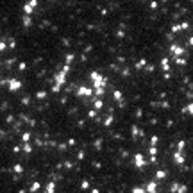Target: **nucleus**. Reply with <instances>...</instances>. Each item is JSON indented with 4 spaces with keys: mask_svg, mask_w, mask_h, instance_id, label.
Wrapping results in <instances>:
<instances>
[{
    "mask_svg": "<svg viewBox=\"0 0 193 193\" xmlns=\"http://www.w3.org/2000/svg\"><path fill=\"white\" fill-rule=\"evenodd\" d=\"M91 93V89H88V88H80L79 89V95H89Z\"/></svg>",
    "mask_w": 193,
    "mask_h": 193,
    "instance_id": "nucleus-2",
    "label": "nucleus"
},
{
    "mask_svg": "<svg viewBox=\"0 0 193 193\" xmlns=\"http://www.w3.org/2000/svg\"><path fill=\"white\" fill-rule=\"evenodd\" d=\"M188 111H191L193 113V106H188Z\"/></svg>",
    "mask_w": 193,
    "mask_h": 193,
    "instance_id": "nucleus-5",
    "label": "nucleus"
},
{
    "mask_svg": "<svg viewBox=\"0 0 193 193\" xmlns=\"http://www.w3.org/2000/svg\"><path fill=\"white\" fill-rule=\"evenodd\" d=\"M5 47H7V45H5V41H2V39H0V52H2Z\"/></svg>",
    "mask_w": 193,
    "mask_h": 193,
    "instance_id": "nucleus-4",
    "label": "nucleus"
},
{
    "mask_svg": "<svg viewBox=\"0 0 193 193\" xmlns=\"http://www.w3.org/2000/svg\"><path fill=\"white\" fill-rule=\"evenodd\" d=\"M172 52H173V54H177V56H181V54H182V50H181L179 47H172Z\"/></svg>",
    "mask_w": 193,
    "mask_h": 193,
    "instance_id": "nucleus-3",
    "label": "nucleus"
},
{
    "mask_svg": "<svg viewBox=\"0 0 193 193\" xmlns=\"http://www.w3.org/2000/svg\"><path fill=\"white\" fill-rule=\"evenodd\" d=\"M7 84H9L11 89H20V88H22V82H20V80H13V79H11V80H7Z\"/></svg>",
    "mask_w": 193,
    "mask_h": 193,
    "instance_id": "nucleus-1",
    "label": "nucleus"
}]
</instances>
